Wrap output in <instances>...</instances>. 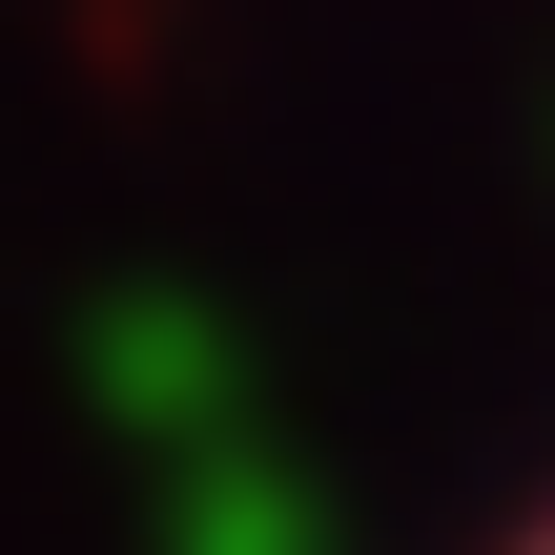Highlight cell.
<instances>
[{"label":"cell","instance_id":"1","mask_svg":"<svg viewBox=\"0 0 555 555\" xmlns=\"http://www.w3.org/2000/svg\"><path fill=\"white\" fill-rule=\"evenodd\" d=\"M515 555H555V515H535V535H515Z\"/></svg>","mask_w":555,"mask_h":555}]
</instances>
